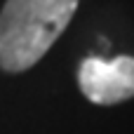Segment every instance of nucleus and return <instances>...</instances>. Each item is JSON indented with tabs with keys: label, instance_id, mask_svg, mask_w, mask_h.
<instances>
[{
	"label": "nucleus",
	"instance_id": "f03ea898",
	"mask_svg": "<svg viewBox=\"0 0 134 134\" xmlns=\"http://www.w3.org/2000/svg\"><path fill=\"white\" fill-rule=\"evenodd\" d=\"M78 85L85 99L97 106L130 101L134 97V57H87L78 68Z\"/></svg>",
	"mask_w": 134,
	"mask_h": 134
},
{
	"label": "nucleus",
	"instance_id": "f257e3e1",
	"mask_svg": "<svg viewBox=\"0 0 134 134\" xmlns=\"http://www.w3.org/2000/svg\"><path fill=\"white\" fill-rule=\"evenodd\" d=\"M80 0H5L0 9V68H33L71 24Z\"/></svg>",
	"mask_w": 134,
	"mask_h": 134
}]
</instances>
